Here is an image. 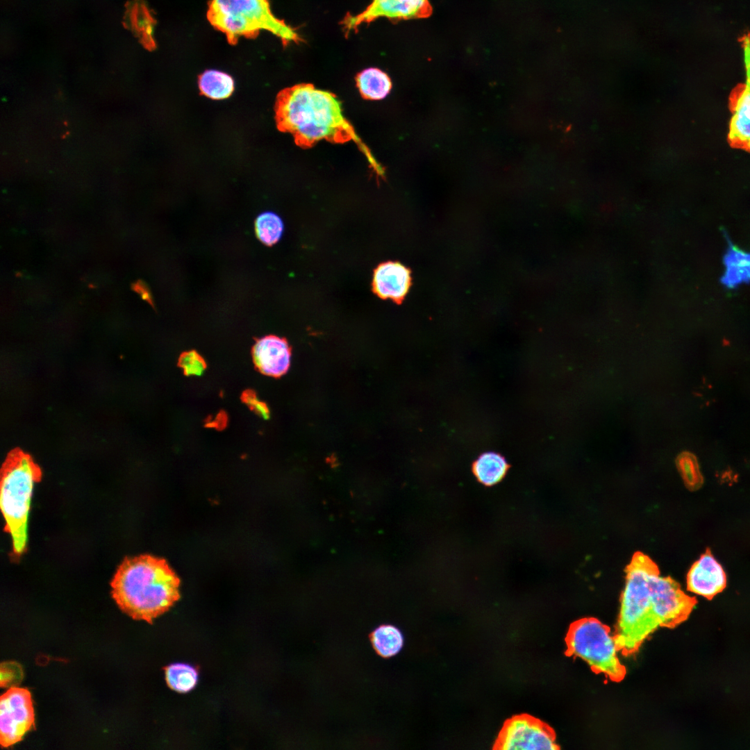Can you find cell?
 I'll return each instance as SVG.
<instances>
[{
	"instance_id": "6da1fadb",
	"label": "cell",
	"mask_w": 750,
	"mask_h": 750,
	"mask_svg": "<svg viewBox=\"0 0 750 750\" xmlns=\"http://www.w3.org/2000/svg\"><path fill=\"white\" fill-rule=\"evenodd\" d=\"M626 574L615 636L621 653L628 655L658 628L684 622L697 601L674 579L660 575L656 563L642 552L634 553Z\"/></svg>"
},
{
	"instance_id": "7a4b0ae2",
	"label": "cell",
	"mask_w": 750,
	"mask_h": 750,
	"mask_svg": "<svg viewBox=\"0 0 750 750\" xmlns=\"http://www.w3.org/2000/svg\"><path fill=\"white\" fill-rule=\"evenodd\" d=\"M274 110L278 129L290 133L297 146L307 149L322 140L333 143L353 140L376 173H383L342 115L341 103L335 94L318 90L310 83L297 84L279 92Z\"/></svg>"
},
{
	"instance_id": "3957f363",
	"label": "cell",
	"mask_w": 750,
	"mask_h": 750,
	"mask_svg": "<svg viewBox=\"0 0 750 750\" xmlns=\"http://www.w3.org/2000/svg\"><path fill=\"white\" fill-rule=\"evenodd\" d=\"M119 608L136 620L152 622L179 599L180 580L162 558L126 557L110 583Z\"/></svg>"
},
{
	"instance_id": "277c9868",
	"label": "cell",
	"mask_w": 750,
	"mask_h": 750,
	"mask_svg": "<svg viewBox=\"0 0 750 750\" xmlns=\"http://www.w3.org/2000/svg\"><path fill=\"white\" fill-rule=\"evenodd\" d=\"M42 472L33 459L21 451L6 458L1 470L0 506L5 526L10 535L12 555L19 558L26 549L27 524L34 484Z\"/></svg>"
},
{
	"instance_id": "5b68a950",
	"label": "cell",
	"mask_w": 750,
	"mask_h": 750,
	"mask_svg": "<svg viewBox=\"0 0 750 750\" xmlns=\"http://www.w3.org/2000/svg\"><path fill=\"white\" fill-rule=\"evenodd\" d=\"M207 18L231 44L242 37L254 38L261 31L272 33L283 45L302 41L295 29L272 13L269 0H211Z\"/></svg>"
},
{
	"instance_id": "8992f818",
	"label": "cell",
	"mask_w": 750,
	"mask_h": 750,
	"mask_svg": "<svg viewBox=\"0 0 750 750\" xmlns=\"http://www.w3.org/2000/svg\"><path fill=\"white\" fill-rule=\"evenodd\" d=\"M567 653L584 660L595 672L613 681L626 675L615 634L597 619L585 617L571 624L566 637Z\"/></svg>"
},
{
	"instance_id": "52a82bcc",
	"label": "cell",
	"mask_w": 750,
	"mask_h": 750,
	"mask_svg": "<svg viewBox=\"0 0 750 750\" xmlns=\"http://www.w3.org/2000/svg\"><path fill=\"white\" fill-rule=\"evenodd\" d=\"M493 749L556 750L559 747L549 726L531 715L522 714L504 722Z\"/></svg>"
},
{
	"instance_id": "ba28073f",
	"label": "cell",
	"mask_w": 750,
	"mask_h": 750,
	"mask_svg": "<svg viewBox=\"0 0 750 750\" xmlns=\"http://www.w3.org/2000/svg\"><path fill=\"white\" fill-rule=\"evenodd\" d=\"M31 692L12 687L0 698V744L8 747L19 742L34 726Z\"/></svg>"
},
{
	"instance_id": "9c48e42d",
	"label": "cell",
	"mask_w": 750,
	"mask_h": 750,
	"mask_svg": "<svg viewBox=\"0 0 750 750\" xmlns=\"http://www.w3.org/2000/svg\"><path fill=\"white\" fill-rule=\"evenodd\" d=\"M745 81L735 88L729 96L731 117L728 142L735 148L750 152V37L743 39Z\"/></svg>"
},
{
	"instance_id": "30bf717a",
	"label": "cell",
	"mask_w": 750,
	"mask_h": 750,
	"mask_svg": "<svg viewBox=\"0 0 750 750\" xmlns=\"http://www.w3.org/2000/svg\"><path fill=\"white\" fill-rule=\"evenodd\" d=\"M431 11L429 0H372L359 14L347 15L341 24L347 35L360 25L380 17L394 21L418 19L427 17Z\"/></svg>"
},
{
	"instance_id": "8fae6325",
	"label": "cell",
	"mask_w": 750,
	"mask_h": 750,
	"mask_svg": "<svg viewBox=\"0 0 750 750\" xmlns=\"http://www.w3.org/2000/svg\"><path fill=\"white\" fill-rule=\"evenodd\" d=\"M252 356L260 372L280 377L290 368L291 349L285 338L269 335L256 341L252 348Z\"/></svg>"
},
{
	"instance_id": "7c38bea8",
	"label": "cell",
	"mask_w": 750,
	"mask_h": 750,
	"mask_svg": "<svg viewBox=\"0 0 750 750\" xmlns=\"http://www.w3.org/2000/svg\"><path fill=\"white\" fill-rule=\"evenodd\" d=\"M726 585V576L722 565L707 551L690 569L687 576L688 590L711 599Z\"/></svg>"
},
{
	"instance_id": "4fadbf2b",
	"label": "cell",
	"mask_w": 750,
	"mask_h": 750,
	"mask_svg": "<svg viewBox=\"0 0 750 750\" xmlns=\"http://www.w3.org/2000/svg\"><path fill=\"white\" fill-rule=\"evenodd\" d=\"M410 270L397 261L382 262L374 269L372 290L382 299L401 303L411 286Z\"/></svg>"
},
{
	"instance_id": "5bb4252c",
	"label": "cell",
	"mask_w": 750,
	"mask_h": 750,
	"mask_svg": "<svg viewBox=\"0 0 750 750\" xmlns=\"http://www.w3.org/2000/svg\"><path fill=\"white\" fill-rule=\"evenodd\" d=\"M722 281L728 288L750 282V253L730 244L724 258Z\"/></svg>"
},
{
	"instance_id": "9a60e30c",
	"label": "cell",
	"mask_w": 750,
	"mask_h": 750,
	"mask_svg": "<svg viewBox=\"0 0 750 750\" xmlns=\"http://www.w3.org/2000/svg\"><path fill=\"white\" fill-rule=\"evenodd\" d=\"M509 465L505 458L492 451L482 453L472 465L475 477L485 486L499 483L505 477Z\"/></svg>"
},
{
	"instance_id": "2e32d148",
	"label": "cell",
	"mask_w": 750,
	"mask_h": 750,
	"mask_svg": "<svg viewBox=\"0 0 750 750\" xmlns=\"http://www.w3.org/2000/svg\"><path fill=\"white\" fill-rule=\"evenodd\" d=\"M356 82L362 97L367 100L383 99L392 88L388 75L375 67L367 68L358 73Z\"/></svg>"
},
{
	"instance_id": "e0dca14e",
	"label": "cell",
	"mask_w": 750,
	"mask_h": 750,
	"mask_svg": "<svg viewBox=\"0 0 750 750\" xmlns=\"http://www.w3.org/2000/svg\"><path fill=\"white\" fill-rule=\"evenodd\" d=\"M370 641L374 650L379 656L390 658L401 651L403 647L404 638L398 627L384 624L372 631Z\"/></svg>"
},
{
	"instance_id": "ac0fdd59",
	"label": "cell",
	"mask_w": 750,
	"mask_h": 750,
	"mask_svg": "<svg viewBox=\"0 0 750 750\" xmlns=\"http://www.w3.org/2000/svg\"><path fill=\"white\" fill-rule=\"evenodd\" d=\"M201 94L213 100L229 97L235 90V82L228 74L216 69L203 72L198 78Z\"/></svg>"
},
{
	"instance_id": "d6986e66",
	"label": "cell",
	"mask_w": 750,
	"mask_h": 750,
	"mask_svg": "<svg viewBox=\"0 0 750 750\" xmlns=\"http://www.w3.org/2000/svg\"><path fill=\"white\" fill-rule=\"evenodd\" d=\"M165 674L168 686L180 693L192 690L198 681L197 669L193 666L185 663L171 664L165 667Z\"/></svg>"
},
{
	"instance_id": "ffe728a7",
	"label": "cell",
	"mask_w": 750,
	"mask_h": 750,
	"mask_svg": "<svg viewBox=\"0 0 750 750\" xmlns=\"http://www.w3.org/2000/svg\"><path fill=\"white\" fill-rule=\"evenodd\" d=\"M255 231L262 243L272 246L278 242L282 236L283 223L276 214L265 212L257 217L255 221Z\"/></svg>"
},
{
	"instance_id": "44dd1931",
	"label": "cell",
	"mask_w": 750,
	"mask_h": 750,
	"mask_svg": "<svg viewBox=\"0 0 750 750\" xmlns=\"http://www.w3.org/2000/svg\"><path fill=\"white\" fill-rule=\"evenodd\" d=\"M676 463L685 486L690 490L700 488L703 480L694 456L683 453L678 456Z\"/></svg>"
},
{
	"instance_id": "7402d4cb",
	"label": "cell",
	"mask_w": 750,
	"mask_h": 750,
	"mask_svg": "<svg viewBox=\"0 0 750 750\" xmlns=\"http://www.w3.org/2000/svg\"><path fill=\"white\" fill-rule=\"evenodd\" d=\"M178 365L188 376H200L206 367L205 360L195 351L183 353L178 358Z\"/></svg>"
},
{
	"instance_id": "603a6c76",
	"label": "cell",
	"mask_w": 750,
	"mask_h": 750,
	"mask_svg": "<svg viewBox=\"0 0 750 750\" xmlns=\"http://www.w3.org/2000/svg\"><path fill=\"white\" fill-rule=\"evenodd\" d=\"M242 399L251 410L255 411L260 417L264 419H267L269 417V411L267 405L258 399L253 391L246 390L242 396Z\"/></svg>"
},
{
	"instance_id": "cb8c5ba5",
	"label": "cell",
	"mask_w": 750,
	"mask_h": 750,
	"mask_svg": "<svg viewBox=\"0 0 750 750\" xmlns=\"http://www.w3.org/2000/svg\"><path fill=\"white\" fill-rule=\"evenodd\" d=\"M131 288L135 292L139 293L144 300L148 301L152 306H153L149 289L144 282H142V281H138L137 282L132 284Z\"/></svg>"
},
{
	"instance_id": "d4e9b609",
	"label": "cell",
	"mask_w": 750,
	"mask_h": 750,
	"mask_svg": "<svg viewBox=\"0 0 750 750\" xmlns=\"http://www.w3.org/2000/svg\"><path fill=\"white\" fill-rule=\"evenodd\" d=\"M137 27L144 32L151 25H153L150 17L145 13H140L136 19Z\"/></svg>"
},
{
	"instance_id": "484cf974",
	"label": "cell",
	"mask_w": 750,
	"mask_h": 750,
	"mask_svg": "<svg viewBox=\"0 0 750 750\" xmlns=\"http://www.w3.org/2000/svg\"><path fill=\"white\" fill-rule=\"evenodd\" d=\"M226 417L223 413L219 414V415L211 422V426H214L217 428H222L226 425Z\"/></svg>"
}]
</instances>
